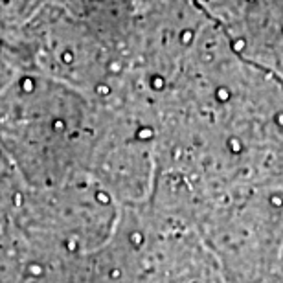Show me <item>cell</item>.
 Wrapping results in <instances>:
<instances>
[{
  "instance_id": "cell-1",
  "label": "cell",
  "mask_w": 283,
  "mask_h": 283,
  "mask_svg": "<svg viewBox=\"0 0 283 283\" xmlns=\"http://www.w3.org/2000/svg\"><path fill=\"white\" fill-rule=\"evenodd\" d=\"M13 79V75H9V74H6V68H4V65L0 63V94H2V90L8 87V83Z\"/></svg>"
}]
</instances>
